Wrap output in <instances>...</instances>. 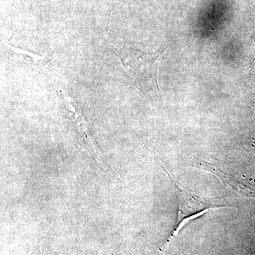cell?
Returning a JSON list of instances; mask_svg holds the SVG:
<instances>
[{
	"mask_svg": "<svg viewBox=\"0 0 255 255\" xmlns=\"http://www.w3.org/2000/svg\"><path fill=\"white\" fill-rule=\"evenodd\" d=\"M162 168L165 171L166 173L168 174L169 178L172 179L174 188H175L176 194L177 196L178 210L175 228L171 233L170 237L167 239V243L160 250L161 252L165 251L170 242L174 239V238L189 221L200 217L212 209L231 207V205L225 201H223L221 199L202 197V196L191 194V193L190 194L187 191L183 190L180 187H179L173 178L171 177L170 174L164 168V167H162Z\"/></svg>",
	"mask_w": 255,
	"mask_h": 255,
	"instance_id": "2",
	"label": "cell"
},
{
	"mask_svg": "<svg viewBox=\"0 0 255 255\" xmlns=\"http://www.w3.org/2000/svg\"><path fill=\"white\" fill-rule=\"evenodd\" d=\"M60 93L63 100L64 112H67L68 117L71 118L78 129L79 138L82 142V146L84 148L86 149L90 156L95 159L97 164H100L101 167L105 169V164L107 163L105 161L103 156L97 150V145H95L90 133L86 119L84 117L81 107L78 102L70 97H67L63 92H60Z\"/></svg>",
	"mask_w": 255,
	"mask_h": 255,
	"instance_id": "3",
	"label": "cell"
},
{
	"mask_svg": "<svg viewBox=\"0 0 255 255\" xmlns=\"http://www.w3.org/2000/svg\"><path fill=\"white\" fill-rule=\"evenodd\" d=\"M124 70L135 84V86L143 92L158 93L159 60L165 50L157 53H146L131 47L115 48Z\"/></svg>",
	"mask_w": 255,
	"mask_h": 255,
	"instance_id": "1",
	"label": "cell"
}]
</instances>
